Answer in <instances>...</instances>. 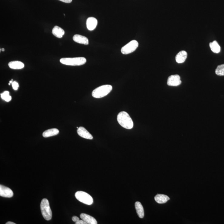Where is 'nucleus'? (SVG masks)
Returning <instances> with one entry per match:
<instances>
[{
    "label": "nucleus",
    "mask_w": 224,
    "mask_h": 224,
    "mask_svg": "<svg viewBox=\"0 0 224 224\" xmlns=\"http://www.w3.org/2000/svg\"><path fill=\"white\" fill-rule=\"evenodd\" d=\"M81 219L84 220L88 224H97V222L96 219L92 216L85 213H82L80 215Z\"/></svg>",
    "instance_id": "nucleus-13"
},
{
    "label": "nucleus",
    "mask_w": 224,
    "mask_h": 224,
    "mask_svg": "<svg viewBox=\"0 0 224 224\" xmlns=\"http://www.w3.org/2000/svg\"><path fill=\"white\" fill-rule=\"evenodd\" d=\"M97 24V20L94 17L89 18L86 21V26L90 31L94 30L96 28Z\"/></svg>",
    "instance_id": "nucleus-10"
},
{
    "label": "nucleus",
    "mask_w": 224,
    "mask_h": 224,
    "mask_svg": "<svg viewBox=\"0 0 224 224\" xmlns=\"http://www.w3.org/2000/svg\"><path fill=\"white\" fill-rule=\"evenodd\" d=\"M210 47L212 51L215 53H218L220 52L221 48L217 41H214L213 42H210Z\"/></svg>",
    "instance_id": "nucleus-19"
},
{
    "label": "nucleus",
    "mask_w": 224,
    "mask_h": 224,
    "mask_svg": "<svg viewBox=\"0 0 224 224\" xmlns=\"http://www.w3.org/2000/svg\"><path fill=\"white\" fill-rule=\"evenodd\" d=\"M61 63L68 66H81L86 63V59L83 57L63 58L60 59Z\"/></svg>",
    "instance_id": "nucleus-3"
},
{
    "label": "nucleus",
    "mask_w": 224,
    "mask_h": 224,
    "mask_svg": "<svg viewBox=\"0 0 224 224\" xmlns=\"http://www.w3.org/2000/svg\"><path fill=\"white\" fill-rule=\"evenodd\" d=\"M182 84L180 76L178 75H173L169 76L167 80L168 85L176 86Z\"/></svg>",
    "instance_id": "nucleus-7"
},
{
    "label": "nucleus",
    "mask_w": 224,
    "mask_h": 224,
    "mask_svg": "<svg viewBox=\"0 0 224 224\" xmlns=\"http://www.w3.org/2000/svg\"><path fill=\"white\" fill-rule=\"evenodd\" d=\"M1 50H2V51H5V49H4V48H2V49H1Z\"/></svg>",
    "instance_id": "nucleus-27"
},
{
    "label": "nucleus",
    "mask_w": 224,
    "mask_h": 224,
    "mask_svg": "<svg viewBox=\"0 0 224 224\" xmlns=\"http://www.w3.org/2000/svg\"><path fill=\"white\" fill-rule=\"evenodd\" d=\"M187 53L185 51H181L176 56V60L178 63H183L187 57Z\"/></svg>",
    "instance_id": "nucleus-12"
},
{
    "label": "nucleus",
    "mask_w": 224,
    "mask_h": 224,
    "mask_svg": "<svg viewBox=\"0 0 224 224\" xmlns=\"http://www.w3.org/2000/svg\"><path fill=\"white\" fill-rule=\"evenodd\" d=\"M52 33L57 38H61L65 35V31L60 27L55 26L52 29Z\"/></svg>",
    "instance_id": "nucleus-15"
},
{
    "label": "nucleus",
    "mask_w": 224,
    "mask_h": 224,
    "mask_svg": "<svg viewBox=\"0 0 224 224\" xmlns=\"http://www.w3.org/2000/svg\"><path fill=\"white\" fill-rule=\"evenodd\" d=\"M6 224H15V223L11 222H6Z\"/></svg>",
    "instance_id": "nucleus-26"
},
{
    "label": "nucleus",
    "mask_w": 224,
    "mask_h": 224,
    "mask_svg": "<svg viewBox=\"0 0 224 224\" xmlns=\"http://www.w3.org/2000/svg\"><path fill=\"white\" fill-rule=\"evenodd\" d=\"M75 224H87V223L86 222H85V221H84V220H83V219H81V220H79L78 221L76 222V223H75Z\"/></svg>",
    "instance_id": "nucleus-23"
},
{
    "label": "nucleus",
    "mask_w": 224,
    "mask_h": 224,
    "mask_svg": "<svg viewBox=\"0 0 224 224\" xmlns=\"http://www.w3.org/2000/svg\"><path fill=\"white\" fill-rule=\"evenodd\" d=\"M215 72L216 74L218 76H224V64L217 66Z\"/></svg>",
    "instance_id": "nucleus-21"
},
{
    "label": "nucleus",
    "mask_w": 224,
    "mask_h": 224,
    "mask_svg": "<svg viewBox=\"0 0 224 224\" xmlns=\"http://www.w3.org/2000/svg\"><path fill=\"white\" fill-rule=\"evenodd\" d=\"M72 219L74 222H76L78 221L79 220V218L77 217V216H74L72 218Z\"/></svg>",
    "instance_id": "nucleus-24"
},
{
    "label": "nucleus",
    "mask_w": 224,
    "mask_h": 224,
    "mask_svg": "<svg viewBox=\"0 0 224 224\" xmlns=\"http://www.w3.org/2000/svg\"><path fill=\"white\" fill-rule=\"evenodd\" d=\"M59 1L65 3H71L72 2V0H59Z\"/></svg>",
    "instance_id": "nucleus-25"
},
{
    "label": "nucleus",
    "mask_w": 224,
    "mask_h": 224,
    "mask_svg": "<svg viewBox=\"0 0 224 224\" xmlns=\"http://www.w3.org/2000/svg\"><path fill=\"white\" fill-rule=\"evenodd\" d=\"M136 212L137 215L141 218H142L144 217V210L143 207L142 205L139 202H136L135 203Z\"/></svg>",
    "instance_id": "nucleus-18"
},
{
    "label": "nucleus",
    "mask_w": 224,
    "mask_h": 224,
    "mask_svg": "<svg viewBox=\"0 0 224 224\" xmlns=\"http://www.w3.org/2000/svg\"><path fill=\"white\" fill-rule=\"evenodd\" d=\"M40 208L42 214L44 219L47 220H50L52 218V212L48 199H42L40 204Z\"/></svg>",
    "instance_id": "nucleus-4"
},
{
    "label": "nucleus",
    "mask_w": 224,
    "mask_h": 224,
    "mask_svg": "<svg viewBox=\"0 0 224 224\" xmlns=\"http://www.w3.org/2000/svg\"><path fill=\"white\" fill-rule=\"evenodd\" d=\"M12 87L13 89L15 90H17L18 88L19 87V84L18 82H13L12 84Z\"/></svg>",
    "instance_id": "nucleus-22"
},
{
    "label": "nucleus",
    "mask_w": 224,
    "mask_h": 224,
    "mask_svg": "<svg viewBox=\"0 0 224 224\" xmlns=\"http://www.w3.org/2000/svg\"><path fill=\"white\" fill-rule=\"evenodd\" d=\"M73 39L74 42L81 44L88 45L89 44L88 39L84 36L80 35H74L73 37Z\"/></svg>",
    "instance_id": "nucleus-11"
},
{
    "label": "nucleus",
    "mask_w": 224,
    "mask_h": 224,
    "mask_svg": "<svg viewBox=\"0 0 224 224\" xmlns=\"http://www.w3.org/2000/svg\"><path fill=\"white\" fill-rule=\"evenodd\" d=\"M75 197L80 202L82 203L91 205L93 203V199L92 196L90 195L87 192L82 191H79L76 192L75 194Z\"/></svg>",
    "instance_id": "nucleus-5"
},
{
    "label": "nucleus",
    "mask_w": 224,
    "mask_h": 224,
    "mask_svg": "<svg viewBox=\"0 0 224 224\" xmlns=\"http://www.w3.org/2000/svg\"><path fill=\"white\" fill-rule=\"evenodd\" d=\"M155 201L159 204L165 203L169 200V198L167 196L164 194H157L155 197Z\"/></svg>",
    "instance_id": "nucleus-17"
},
{
    "label": "nucleus",
    "mask_w": 224,
    "mask_h": 224,
    "mask_svg": "<svg viewBox=\"0 0 224 224\" xmlns=\"http://www.w3.org/2000/svg\"><path fill=\"white\" fill-rule=\"evenodd\" d=\"M59 133V130L57 128H52L46 130L42 134L44 137H49L57 135Z\"/></svg>",
    "instance_id": "nucleus-16"
},
{
    "label": "nucleus",
    "mask_w": 224,
    "mask_h": 224,
    "mask_svg": "<svg viewBox=\"0 0 224 224\" xmlns=\"http://www.w3.org/2000/svg\"><path fill=\"white\" fill-rule=\"evenodd\" d=\"M112 89V85H101L93 90L92 93V96L96 99L104 97L111 92Z\"/></svg>",
    "instance_id": "nucleus-2"
},
{
    "label": "nucleus",
    "mask_w": 224,
    "mask_h": 224,
    "mask_svg": "<svg viewBox=\"0 0 224 224\" xmlns=\"http://www.w3.org/2000/svg\"><path fill=\"white\" fill-rule=\"evenodd\" d=\"M117 120L119 124L127 129H131L133 127L134 124L132 119L127 112H120L117 116Z\"/></svg>",
    "instance_id": "nucleus-1"
},
{
    "label": "nucleus",
    "mask_w": 224,
    "mask_h": 224,
    "mask_svg": "<svg viewBox=\"0 0 224 224\" xmlns=\"http://www.w3.org/2000/svg\"><path fill=\"white\" fill-rule=\"evenodd\" d=\"M78 134L80 137L88 139H93V136L88 131L83 127H80L77 130Z\"/></svg>",
    "instance_id": "nucleus-9"
},
{
    "label": "nucleus",
    "mask_w": 224,
    "mask_h": 224,
    "mask_svg": "<svg viewBox=\"0 0 224 224\" xmlns=\"http://www.w3.org/2000/svg\"><path fill=\"white\" fill-rule=\"evenodd\" d=\"M13 196V191L10 188L1 185H0V196L3 197L10 198Z\"/></svg>",
    "instance_id": "nucleus-8"
},
{
    "label": "nucleus",
    "mask_w": 224,
    "mask_h": 224,
    "mask_svg": "<svg viewBox=\"0 0 224 224\" xmlns=\"http://www.w3.org/2000/svg\"><path fill=\"white\" fill-rule=\"evenodd\" d=\"M8 66L10 68L13 69H21L24 68V64L22 62L18 61H15L10 62Z\"/></svg>",
    "instance_id": "nucleus-14"
},
{
    "label": "nucleus",
    "mask_w": 224,
    "mask_h": 224,
    "mask_svg": "<svg viewBox=\"0 0 224 224\" xmlns=\"http://www.w3.org/2000/svg\"><path fill=\"white\" fill-rule=\"evenodd\" d=\"M139 46V43L137 40H133L128 43L122 48L121 52L124 55L131 53L137 49Z\"/></svg>",
    "instance_id": "nucleus-6"
},
{
    "label": "nucleus",
    "mask_w": 224,
    "mask_h": 224,
    "mask_svg": "<svg viewBox=\"0 0 224 224\" xmlns=\"http://www.w3.org/2000/svg\"><path fill=\"white\" fill-rule=\"evenodd\" d=\"M1 97L6 102H9L12 99V97L9 95V92L8 91H5L3 93H1Z\"/></svg>",
    "instance_id": "nucleus-20"
}]
</instances>
